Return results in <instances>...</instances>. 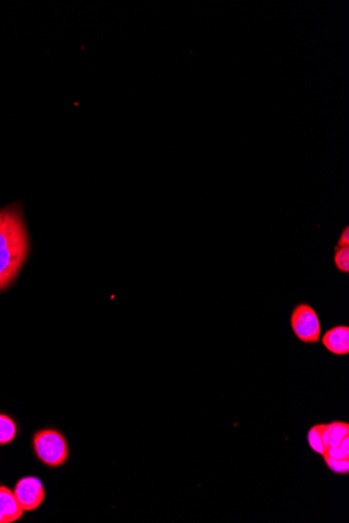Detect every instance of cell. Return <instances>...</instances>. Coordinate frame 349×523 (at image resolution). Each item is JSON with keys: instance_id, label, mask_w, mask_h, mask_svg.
Wrapping results in <instances>:
<instances>
[{"instance_id": "cell-1", "label": "cell", "mask_w": 349, "mask_h": 523, "mask_svg": "<svg viewBox=\"0 0 349 523\" xmlns=\"http://www.w3.org/2000/svg\"><path fill=\"white\" fill-rule=\"evenodd\" d=\"M28 231L16 208L0 210V290L9 288L19 275L29 255Z\"/></svg>"}, {"instance_id": "cell-2", "label": "cell", "mask_w": 349, "mask_h": 523, "mask_svg": "<svg viewBox=\"0 0 349 523\" xmlns=\"http://www.w3.org/2000/svg\"><path fill=\"white\" fill-rule=\"evenodd\" d=\"M34 450L38 459L49 467L63 465L69 459L66 439L56 430H41L33 438Z\"/></svg>"}, {"instance_id": "cell-3", "label": "cell", "mask_w": 349, "mask_h": 523, "mask_svg": "<svg viewBox=\"0 0 349 523\" xmlns=\"http://www.w3.org/2000/svg\"><path fill=\"white\" fill-rule=\"evenodd\" d=\"M291 327L297 339L306 344H314L320 339V320L314 308L308 304H298L293 310Z\"/></svg>"}, {"instance_id": "cell-4", "label": "cell", "mask_w": 349, "mask_h": 523, "mask_svg": "<svg viewBox=\"0 0 349 523\" xmlns=\"http://www.w3.org/2000/svg\"><path fill=\"white\" fill-rule=\"evenodd\" d=\"M14 494L24 512L34 511L44 502V484L38 477H24L16 484Z\"/></svg>"}, {"instance_id": "cell-5", "label": "cell", "mask_w": 349, "mask_h": 523, "mask_svg": "<svg viewBox=\"0 0 349 523\" xmlns=\"http://www.w3.org/2000/svg\"><path fill=\"white\" fill-rule=\"evenodd\" d=\"M322 344L335 355H346L349 353V327H333L322 337Z\"/></svg>"}, {"instance_id": "cell-6", "label": "cell", "mask_w": 349, "mask_h": 523, "mask_svg": "<svg viewBox=\"0 0 349 523\" xmlns=\"http://www.w3.org/2000/svg\"><path fill=\"white\" fill-rule=\"evenodd\" d=\"M0 509L4 515V523L17 522L24 513L16 498L14 491L4 486H0Z\"/></svg>"}, {"instance_id": "cell-7", "label": "cell", "mask_w": 349, "mask_h": 523, "mask_svg": "<svg viewBox=\"0 0 349 523\" xmlns=\"http://www.w3.org/2000/svg\"><path fill=\"white\" fill-rule=\"evenodd\" d=\"M17 434V426L14 421L6 416L0 414V445H6L15 439Z\"/></svg>"}, {"instance_id": "cell-8", "label": "cell", "mask_w": 349, "mask_h": 523, "mask_svg": "<svg viewBox=\"0 0 349 523\" xmlns=\"http://www.w3.org/2000/svg\"><path fill=\"white\" fill-rule=\"evenodd\" d=\"M330 438H328V446H339L342 440L349 436L348 423L335 421L330 425Z\"/></svg>"}, {"instance_id": "cell-9", "label": "cell", "mask_w": 349, "mask_h": 523, "mask_svg": "<svg viewBox=\"0 0 349 523\" xmlns=\"http://www.w3.org/2000/svg\"><path fill=\"white\" fill-rule=\"evenodd\" d=\"M325 425L313 426L308 432V443L310 447L318 455H323L325 452L323 442H322L321 432Z\"/></svg>"}, {"instance_id": "cell-10", "label": "cell", "mask_w": 349, "mask_h": 523, "mask_svg": "<svg viewBox=\"0 0 349 523\" xmlns=\"http://www.w3.org/2000/svg\"><path fill=\"white\" fill-rule=\"evenodd\" d=\"M334 261L337 269L342 273H349V247H335Z\"/></svg>"}, {"instance_id": "cell-11", "label": "cell", "mask_w": 349, "mask_h": 523, "mask_svg": "<svg viewBox=\"0 0 349 523\" xmlns=\"http://www.w3.org/2000/svg\"><path fill=\"white\" fill-rule=\"evenodd\" d=\"M326 466L337 474H348L349 472V459H332V457H323Z\"/></svg>"}, {"instance_id": "cell-12", "label": "cell", "mask_w": 349, "mask_h": 523, "mask_svg": "<svg viewBox=\"0 0 349 523\" xmlns=\"http://www.w3.org/2000/svg\"><path fill=\"white\" fill-rule=\"evenodd\" d=\"M322 457H332V459H349V457H345V455H344L343 452H342V450H340L339 446H328V447L325 448V452H324V455H322Z\"/></svg>"}, {"instance_id": "cell-13", "label": "cell", "mask_w": 349, "mask_h": 523, "mask_svg": "<svg viewBox=\"0 0 349 523\" xmlns=\"http://www.w3.org/2000/svg\"><path fill=\"white\" fill-rule=\"evenodd\" d=\"M337 247H349L348 227H346L345 229L343 230V232H342L341 235H340L339 240H338Z\"/></svg>"}, {"instance_id": "cell-14", "label": "cell", "mask_w": 349, "mask_h": 523, "mask_svg": "<svg viewBox=\"0 0 349 523\" xmlns=\"http://www.w3.org/2000/svg\"><path fill=\"white\" fill-rule=\"evenodd\" d=\"M339 447L342 452L345 455V457H349V436H346L345 438L342 440L341 443L339 444Z\"/></svg>"}, {"instance_id": "cell-15", "label": "cell", "mask_w": 349, "mask_h": 523, "mask_svg": "<svg viewBox=\"0 0 349 523\" xmlns=\"http://www.w3.org/2000/svg\"><path fill=\"white\" fill-rule=\"evenodd\" d=\"M0 523H4V515H2L1 509H0Z\"/></svg>"}]
</instances>
